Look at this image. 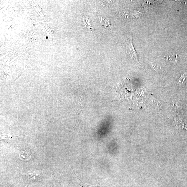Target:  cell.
Returning <instances> with one entry per match:
<instances>
[{"instance_id": "obj_5", "label": "cell", "mask_w": 187, "mask_h": 187, "mask_svg": "<svg viewBox=\"0 0 187 187\" xmlns=\"http://www.w3.org/2000/svg\"><path fill=\"white\" fill-rule=\"evenodd\" d=\"M84 23L85 27L89 29V30H91L92 29V27H91V24H90L89 20L87 17H85L84 19Z\"/></svg>"}, {"instance_id": "obj_3", "label": "cell", "mask_w": 187, "mask_h": 187, "mask_svg": "<svg viewBox=\"0 0 187 187\" xmlns=\"http://www.w3.org/2000/svg\"><path fill=\"white\" fill-rule=\"evenodd\" d=\"M150 65L152 68L154 69L156 72L160 73L165 72L164 69H163L158 64L150 63Z\"/></svg>"}, {"instance_id": "obj_4", "label": "cell", "mask_w": 187, "mask_h": 187, "mask_svg": "<svg viewBox=\"0 0 187 187\" xmlns=\"http://www.w3.org/2000/svg\"><path fill=\"white\" fill-rule=\"evenodd\" d=\"M178 83L180 85H183L187 82V73H185L182 74L181 77L178 80Z\"/></svg>"}, {"instance_id": "obj_6", "label": "cell", "mask_w": 187, "mask_h": 187, "mask_svg": "<svg viewBox=\"0 0 187 187\" xmlns=\"http://www.w3.org/2000/svg\"><path fill=\"white\" fill-rule=\"evenodd\" d=\"M102 25H103L104 26V27H105V26H108V25L110 26V25H109V24H107L105 22L107 23H109V22L108 21L109 20L107 21L106 20H105V19H103V20H102Z\"/></svg>"}, {"instance_id": "obj_1", "label": "cell", "mask_w": 187, "mask_h": 187, "mask_svg": "<svg viewBox=\"0 0 187 187\" xmlns=\"http://www.w3.org/2000/svg\"><path fill=\"white\" fill-rule=\"evenodd\" d=\"M126 53L130 55V57L133 61L136 62L141 66L138 61L137 54L135 51L133 46L132 36H130L127 38V40L126 41Z\"/></svg>"}, {"instance_id": "obj_2", "label": "cell", "mask_w": 187, "mask_h": 187, "mask_svg": "<svg viewBox=\"0 0 187 187\" xmlns=\"http://www.w3.org/2000/svg\"><path fill=\"white\" fill-rule=\"evenodd\" d=\"M20 157L24 160H29L32 158V154L30 150L27 149L23 150L20 152Z\"/></svg>"}]
</instances>
